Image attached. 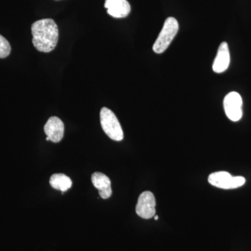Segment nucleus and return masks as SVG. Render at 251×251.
<instances>
[{
    "mask_svg": "<svg viewBox=\"0 0 251 251\" xmlns=\"http://www.w3.org/2000/svg\"><path fill=\"white\" fill-rule=\"evenodd\" d=\"M209 184L222 189H234L244 186L246 179L244 176H232L227 172L211 173L208 178Z\"/></svg>",
    "mask_w": 251,
    "mask_h": 251,
    "instance_id": "obj_4",
    "label": "nucleus"
},
{
    "mask_svg": "<svg viewBox=\"0 0 251 251\" xmlns=\"http://www.w3.org/2000/svg\"><path fill=\"white\" fill-rule=\"evenodd\" d=\"M11 46L9 41L1 35H0V58H5L11 53Z\"/></svg>",
    "mask_w": 251,
    "mask_h": 251,
    "instance_id": "obj_12",
    "label": "nucleus"
},
{
    "mask_svg": "<svg viewBox=\"0 0 251 251\" xmlns=\"http://www.w3.org/2000/svg\"><path fill=\"white\" fill-rule=\"evenodd\" d=\"M243 100L240 94L236 92H229L225 97V112L228 119L232 122H238L242 119Z\"/></svg>",
    "mask_w": 251,
    "mask_h": 251,
    "instance_id": "obj_5",
    "label": "nucleus"
},
{
    "mask_svg": "<svg viewBox=\"0 0 251 251\" xmlns=\"http://www.w3.org/2000/svg\"><path fill=\"white\" fill-rule=\"evenodd\" d=\"M100 125L105 134L115 141L124 139L123 130L118 119L111 110L108 108H102L100 112Z\"/></svg>",
    "mask_w": 251,
    "mask_h": 251,
    "instance_id": "obj_3",
    "label": "nucleus"
},
{
    "mask_svg": "<svg viewBox=\"0 0 251 251\" xmlns=\"http://www.w3.org/2000/svg\"><path fill=\"white\" fill-rule=\"evenodd\" d=\"M44 131L50 141L59 143L64 137V123L57 117H50L44 126Z\"/></svg>",
    "mask_w": 251,
    "mask_h": 251,
    "instance_id": "obj_7",
    "label": "nucleus"
},
{
    "mask_svg": "<svg viewBox=\"0 0 251 251\" xmlns=\"http://www.w3.org/2000/svg\"><path fill=\"white\" fill-rule=\"evenodd\" d=\"M229 62L230 55L228 45L227 43L223 42L218 49L217 54L213 64V70L217 74L226 72L229 67Z\"/></svg>",
    "mask_w": 251,
    "mask_h": 251,
    "instance_id": "obj_10",
    "label": "nucleus"
},
{
    "mask_svg": "<svg viewBox=\"0 0 251 251\" xmlns=\"http://www.w3.org/2000/svg\"><path fill=\"white\" fill-rule=\"evenodd\" d=\"M135 211L140 217L150 219L156 214V200L152 193L145 191L138 198Z\"/></svg>",
    "mask_w": 251,
    "mask_h": 251,
    "instance_id": "obj_6",
    "label": "nucleus"
},
{
    "mask_svg": "<svg viewBox=\"0 0 251 251\" xmlns=\"http://www.w3.org/2000/svg\"><path fill=\"white\" fill-rule=\"evenodd\" d=\"M92 181L94 187L99 190V194L100 198L108 199L111 197V181L108 176L103 173L97 172L92 174Z\"/></svg>",
    "mask_w": 251,
    "mask_h": 251,
    "instance_id": "obj_9",
    "label": "nucleus"
},
{
    "mask_svg": "<svg viewBox=\"0 0 251 251\" xmlns=\"http://www.w3.org/2000/svg\"><path fill=\"white\" fill-rule=\"evenodd\" d=\"M154 219L157 221V220H158V216H154Z\"/></svg>",
    "mask_w": 251,
    "mask_h": 251,
    "instance_id": "obj_13",
    "label": "nucleus"
},
{
    "mask_svg": "<svg viewBox=\"0 0 251 251\" xmlns=\"http://www.w3.org/2000/svg\"><path fill=\"white\" fill-rule=\"evenodd\" d=\"M105 8L108 9V14L115 18L126 17L130 12L127 0H105Z\"/></svg>",
    "mask_w": 251,
    "mask_h": 251,
    "instance_id": "obj_8",
    "label": "nucleus"
},
{
    "mask_svg": "<svg viewBox=\"0 0 251 251\" xmlns=\"http://www.w3.org/2000/svg\"><path fill=\"white\" fill-rule=\"evenodd\" d=\"M179 31V23L173 17L167 18L159 35L153 46V52L161 54L169 47Z\"/></svg>",
    "mask_w": 251,
    "mask_h": 251,
    "instance_id": "obj_2",
    "label": "nucleus"
},
{
    "mask_svg": "<svg viewBox=\"0 0 251 251\" xmlns=\"http://www.w3.org/2000/svg\"><path fill=\"white\" fill-rule=\"evenodd\" d=\"M49 182L52 188L62 191V193L72 188L73 184L71 178L62 173L52 175L50 178Z\"/></svg>",
    "mask_w": 251,
    "mask_h": 251,
    "instance_id": "obj_11",
    "label": "nucleus"
},
{
    "mask_svg": "<svg viewBox=\"0 0 251 251\" xmlns=\"http://www.w3.org/2000/svg\"><path fill=\"white\" fill-rule=\"evenodd\" d=\"M31 34L33 45L40 52H51L58 42V27L50 18L39 20L33 23Z\"/></svg>",
    "mask_w": 251,
    "mask_h": 251,
    "instance_id": "obj_1",
    "label": "nucleus"
}]
</instances>
